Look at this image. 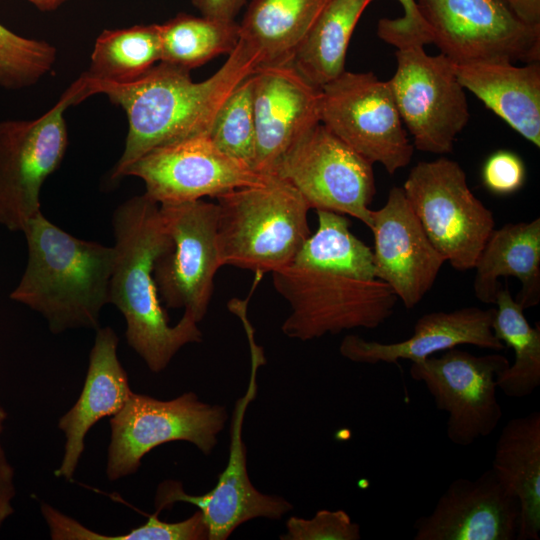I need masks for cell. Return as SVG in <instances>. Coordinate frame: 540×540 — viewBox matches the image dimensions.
Listing matches in <instances>:
<instances>
[{"mask_svg":"<svg viewBox=\"0 0 540 540\" xmlns=\"http://www.w3.org/2000/svg\"><path fill=\"white\" fill-rule=\"evenodd\" d=\"M272 278L275 290L291 307L281 330L302 341L356 328L375 329L393 315L398 300L377 278L367 279L299 253L272 272Z\"/></svg>","mask_w":540,"mask_h":540,"instance_id":"277c9868","label":"cell"},{"mask_svg":"<svg viewBox=\"0 0 540 540\" xmlns=\"http://www.w3.org/2000/svg\"><path fill=\"white\" fill-rule=\"evenodd\" d=\"M416 3L431 43L455 64L540 59V26L524 22L504 0Z\"/></svg>","mask_w":540,"mask_h":540,"instance_id":"30bf717a","label":"cell"},{"mask_svg":"<svg viewBox=\"0 0 540 540\" xmlns=\"http://www.w3.org/2000/svg\"><path fill=\"white\" fill-rule=\"evenodd\" d=\"M492 330L514 350V362L497 374L496 385L506 396L523 398L540 386V325L532 327L524 309L513 299L508 287L499 290L495 301Z\"/></svg>","mask_w":540,"mask_h":540,"instance_id":"4316f807","label":"cell"},{"mask_svg":"<svg viewBox=\"0 0 540 540\" xmlns=\"http://www.w3.org/2000/svg\"><path fill=\"white\" fill-rule=\"evenodd\" d=\"M115 264L110 281V304L123 315L128 345L148 369L159 373L187 344L200 343L202 332L192 317L183 313L169 324L153 276L157 257L172 240L164 226L159 204L145 194L120 204L112 217Z\"/></svg>","mask_w":540,"mask_h":540,"instance_id":"7a4b0ae2","label":"cell"},{"mask_svg":"<svg viewBox=\"0 0 540 540\" xmlns=\"http://www.w3.org/2000/svg\"><path fill=\"white\" fill-rule=\"evenodd\" d=\"M375 276L385 282L407 309L433 287L446 262L426 235L402 187L390 189L387 201L372 210Z\"/></svg>","mask_w":540,"mask_h":540,"instance_id":"ac0fdd59","label":"cell"},{"mask_svg":"<svg viewBox=\"0 0 540 540\" xmlns=\"http://www.w3.org/2000/svg\"><path fill=\"white\" fill-rule=\"evenodd\" d=\"M255 122L253 168L270 175L286 153L321 123V89L290 64L264 66L252 74Z\"/></svg>","mask_w":540,"mask_h":540,"instance_id":"e0dca14e","label":"cell"},{"mask_svg":"<svg viewBox=\"0 0 540 540\" xmlns=\"http://www.w3.org/2000/svg\"><path fill=\"white\" fill-rule=\"evenodd\" d=\"M209 137L222 152L254 169L252 74L234 88L222 103L211 125Z\"/></svg>","mask_w":540,"mask_h":540,"instance_id":"f546056e","label":"cell"},{"mask_svg":"<svg viewBox=\"0 0 540 540\" xmlns=\"http://www.w3.org/2000/svg\"><path fill=\"white\" fill-rule=\"evenodd\" d=\"M7 417H8V415H7L6 410L0 404V434L3 432V430L5 428V423H6Z\"/></svg>","mask_w":540,"mask_h":540,"instance_id":"f35d334b","label":"cell"},{"mask_svg":"<svg viewBox=\"0 0 540 540\" xmlns=\"http://www.w3.org/2000/svg\"><path fill=\"white\" fill-rule=\"evenodd\" d=\"M245 330L250 345L251 373L246 393L236 401L232 413L226 467L219 474L215 486L203 495L188 494L182 482L168 479L158 485L154 497V512L158 514L179 502L196 506L208 527V540H225L247 521L255 518L279 520L293 509V505L283 497L258 491L248 475L243 422L248 405L256 397V374L258 368L265 364V357L263 349L255 343L253 328L246 326Z\"/></svg>","mask_w":540,"mask_h":540,"instance_id":"9c48e42d","label":"cell"},{"mask_svg":"<svg viewBox=\"0 0 540 540\" xmlns=\"http://www.w3.org/2000/svg\"><path fill=\"white\" fill-rule=\"evenodd\" d=\"M404 14L397 19L382 18L377 25V35L397 49L424 46L431 43L428 28L422 19L416 0H398Z\"/></svg>","mask_w":540,"mask_h":540,"instance_id":"d6a6232c","label":"cell"},{"mask_svg":"<svg viewBox=\"0 0 540 540\" xmlns=\"http://www.w3.org/2000/svg\"><path fill=\"white\" fill-rule=\"evenodd\" d=\"M41 11H53L66 0H28Z\"/></svg>","mask_w":540,"mask_h":540,"instance_id":"74e56055","label":"cell"},{"mask_svg":"<svg viewBox=\"0 0 540 540\" xmlns=\"http://www.w3.org/2000/svg\"><path fill=\"white\" fill-rule=\"evenodd\" d=\"M509 364L499 353L477 356L454 347L412 362L410 376L425 385L437 409L447 414L448 439L469 446L489 436L502 418L496 377Z\"/></svg>","mask_w":540,"mask_h":540,"instance_id":"9a60e30c","label":"cell"},{"mask_svg":"<svg viewBox=\"0 0 540 540\" xmlns=\"http://www.w3.org/2000/svg\"><path fill=\"white\" fill-rule=\"evenodd\" d=\"M372 166L319 123L286 153L272 175L291 184L310 209L350 215L370 229L369 205L376 193Z\"/></svg>","mask_w":540,"mask_h":540,"instance_id":"5bb4252c","label":"cell"},{"mask_svg":"<svg viewBox=\"0 0 540 540\" xmlns=\"http://www.w3.org/2000/svg\"><path fill=\"white\" fill-rule=\"evenodd\" d=\"M191 2L204 17L233 21L245 0H191Z\"/></svg>","mask_w":540,"mask_h":540,"instance_id":"d590c367","label":"cell"},{"mask_svg":"<svg viewBox=\"0 0 540 540\" xmlns=\"http://www.w3.org/2000/svg\"><path fill=\"white\" fill-rule=\"evenodd\" d=\"M227 420L224 406L205 403L191 391L170 400L132 392L110 418L106 476L117 481L135 474L147 453L168 442L186 441L209 455Z\"/></svg>","mask_w":540,"mask_h":540,"instance_id":"ba28073f","label":"cell"},{"mask_svg":"<svg viewBox=\"0 0 540 540\" xmlns=\"http://www.w3.org/2000/svg\"><path fill=\"white\" fill-rule=\"evenodd\" d=\"M524 22L540 26V0H504Z\"/></svg>","mask_w":540,"mask_h":540,"instance_id":"8d00e7d4","label":"cell"},{"mask_svg":"<svg viewBox=\"0 0 540 540\" xmlns=\"http://www.w3.org/2000/svg\"><path fill=\"white\" fill-rule=\"evenodd\" d=\"M126 176L142 179L144 194L158 204L217 198L268 177L222 152L209 135L154 148L129 165Z\"/></svg>","mask_w":540,"mask_h":540,"instance_id":"2e32d148","label":"cell"},{"mask_svg":"<svg viewBox=\"0 0 540 540\" xmlns=\"http://www.w3.org/2000/svg\"><path fill=\"white\" fill-rule=\"evenodd\" d=\"M465 90L517 133L540 147V64L515 66L508 61L455 64Z\"/></svg>","mask_w":540,"mask_h":540,"instance_id":"7402d4cb","label":"cell"},{"mask_svg":"<svg viewBox=\"0 0 540 540\" xmlns=\"http://www.w3.org/2000/svg\"><path fill=\"white\" fill-rule=\"evenodd\" d=\"M473 269L476 298L495 304L500 277H515L521 288L515 301L525 310L540 302V219L507 223L494 229Z\"/></svg>","mask_w":540,"mask_h":540,"instance_id":"603a6c76","label":"cell"},{"mask_svg":"<svg viewBox=\"0 0 540 540\" xmlns=\"http://www.w3.org/2000/svg\"><path fill=\"white\" fill-rule=\"evenodd\" d=\"M161 60L187 70L211 59L230 54L237 46L239 24L233 21L195 17L184 13L160 24Z\"/></svg>","mask_w":540,"mask_h":540,"instance_id":"f1b7e54d","label":"cell"},{"mask_svg":"<svg viewBox=\"0 0 540 540\" xmlns=\"http://www.w3.org/2000/svg\"><path fill=\"white\" fill-rule=\"evenodd\" d=\"M170 248L154 263L159 299L167 308H183L200 322L214 290V277L222 266L217 245V203L202 199L159 204Z\"/></svg>","mask_w":540,"mask_h":540,"instance_id":"4fadbf2b","label":"cell"},{"mask_svg":"<svg viewBox=\"0 0 540 540\" xmlns=\"http://www.w3.org/2000/svg\"><path fill=\"white\" fill-rule=\"evenodd\" d=\"M15 495V471L0 443V529L14 513Z\"/></svg>","mask_w":540,"mask_h":540,"instance_id":"e575fe53","label":"cell"},{"mask_svg":"<svg viewBox=\"0 0 540 540\" xmlns=\"http://www.w3.org/2000/svg\"><path fill=\"white\" fill-rule=\"evenodd\" d=\"M402 188L436 250L455 270L473 269L495 219L470 190L459 163L446 157L420 161Z\"/></svg>","mask_w":540,"mask_h":540,"instance_id":"52a82bcc","label":"cell"},{"mask_svg":"<svg viewBox=\"0 0 540 540\" xmlns=\"http://www.w3.org/2000/svg\"><path fill=\"white\" fill-rule=\"evenodd\" d=\"M282 540H359L360 526L344 510L322 509L310 519L291 516Z\"/></svg>","mask_w":540,"mask_h":540,"instance_id":"1f68e13d","label":"cell"},{"mask_svg":"<svg viewBox=\"0 0 540 540\" xmlns=\"http://www.w3.org/2000/svg\"><path fill=\"white\" fill-rule=\"evenodd\" d=\"M160 60L159 24L107 29L95 41L85 74L93 80L125 84L142 77Z\"/></svg>","mask_w":540,"mask_h":540,"instance_id":"83f0119b","label":"cell"},{"mask_svg":"<svg viewBox=\"0 0 540 540\" xmlns=\"http://www.w3.org/2000/svg\"><path fill=\"white\" fill-rule=\"evenodd\" d=\"M327 1L252 0L239 24L240 40L258 53L260 67L290 64Z\"/></svg>","mask_w":540,"mask_h":540,"instance_id":"d4e9b609","label":"cell"},{"mask_svg":"<svg viewBox=\"0 0 540 540\" xmlns=\"http://www.w3.org/2000/svg\"><path fill=\"white\" fill-rule=\"evenodd\" d=\"M118 344L119 338L111 327L96 330L81 393L58 420V428L65 437L63 456L54 472L58 478L73 479L89 430L99 420L118 413L133 392L118 358Z\"/></svg>","mask_w":540,"mask_h":540,"instance_id":"44dd1931","label":"cell"},{"mask_svg":"<svg viewBox=\"0 0 540 540\" xmlns=\"http://www.w3.org/2000/svg\"><path fill=\"white\" fill-rule=\"evenodd\" d=\"M82 73L43 115L0 121V225L22 232L41 212L40 192L68 147L66 110L87 99Z\"/></svg>","mask_w":540,"mask_h":540,"instance_id":"8992f818","label":"cell"},{"mask_svg":"<svg viewBox=\"0 0 540 540\" xmlns=\"http://www.w3.org/2000/svg\"><path fill=\"white\" fill-rule=\"evenodd\" d=\"M397 69L389 80L405 129L419 151L448 154L470 114L455 63L424 46L397 49Z\"/></svg>","mask_w":540,"mask_h":540,"instance_id":"7c38bea8","label":"cell"},{"mask_svg":"<svg viewBox=\"0 0 540 540\" xmlns=\"http://www.w3.org/2000/svg\"><path fill=\"white\" fill-rule=\"evenodd\" d=\"M495 308L464 307L450 312L436 311L422 315L412 335L399 342L368 341L357 335L345 336L340 354L356 363H398L399 360L422 361L437 352L468 344L501 351L505 345L492 330Z\"/></svg>","mask_w":540,"mask_h":540,"instance_id":"ffe728a7","label":"cell"},{"mask_svg":"<svg viewBox=\"0 0 540 540\" xmlns=\"http://www.w3.org/2000/svg\"><path fill=\"white\" fill-rule=\"evenodd\" d=\"M491 469L517 498L520 507L517 539L539 540L540 412L510 419L495 445Z\"/></svg>","mask_w":540,"mask_h":540,"instance_id":"cb8c5ba5","label":"cell"},{"mask_svg":"<svg viewBox=\"0 0 540 540\" xmlns=\"http://www.w3.org/2000/svg\"><path fill=\"white\" fill-rule=\"evenodd\" d=\"M526 179L523 160L509 150H498L490 155L482 168L485 187L497 195H510L522 188Z\"/></svg>","mask_w":540,"mask_h":540,"instance_id":"836d02e7","label":"cell"},{"mask_svg":"<svg viewBox=\"0 0 540 540\" xmlns=\"http://www.w3.org/2000/svg\"><path fill=\"white\" fill-rule=\"evenodd\" d=\"M260 66L258 53L239 39L219 70L201 82H194L189 70L164 62L125 84L93 80L84 72L88 97L105 95L128 120L124 150L109 181L121 179L129 165L154 148L209 135L222 103Z\"/></svg>","mask_w":540,"mask_h":540,"instance_id":"6da1fadb","label":"cell"},{"mask_svg":"<svg viewBox=\"0 0 540 540\" xmlns=\"http://www.w3.org/2000/svg\"><path fill=\"white\" fill-rule=\"evenodd\" d=\"M372 1L326 2L292 60V65L313 86L321 88L345 71L353 31Z\"/></svg>","mask_w":540,"mask_h":540,"instance_id":"484cf974","label":"cell"},{"mask_svg":"<svg viewBox=\"0 0 540 540\" xmlns=\"http://www.w3.org/2000/svg\"><path fill=\"white\" fill-rule=\"evenodd\" d=\"M57 60L51 43L21 36L0 24V87L21 90L36 85Z\"/></svg>","mask_w":540,"mask_h":540,"instance_id":"4dcf8cb0","label":"cell"},{"mask_svg":"<svg viewBox=\"0 0 540 540\" xmlns=\"http://www.w3.org/2000/svg\"><path fill=\"white\" fill-rule=\"evenodd\" d=\"M217 245L222 266L258 275L286 266L310 236L309 205L287 181L268 175L217 198Z\"/></svg>","mask_w":540,"mask_h":540,"instance_id":"5b68a950","label":"cell"},{"mask_svg":"<svg viewBox=\"0 0 540 540\" xmlns=\"http://www.w3.org/2000/svg\"><path fill=\"white\" fill-rule=\"evenodd\" d=\"M22 233L27 263L10 298L41 314L53 334L97 330L101 311L110 304L114 247L79 239L42 212L26 223Z\"/></svg>","mask_w":540,"mask_h":540,"instance_id":"3957f363","label":"cell"},{"mask_svg":"<svg viewBox=\"0 0 540 540\" xmlns=\"http://www.w3.org/2000/svg\"><path fill=\"white\" fill-rule=\"evenodd\" d=\"M520 507L490 468L451 482L430 514L414 522V540H515Z\"/></svg>","mask_w":540,"mask_h":540,"instance_id":"d6986e66","label":"cell"},{"mask_svg":"<svg viewBox=\"0 0 540 540\" xmlns=\"http://www.w3.org/2000/svg\"><path fill=\"white\" fill-rule=\"evenodd\" d=\"M320 89L321 123L350 148L390 175L410 163L415 148L389 81L344 71Z\"/></svg>","mask_w":540,"mask_h":540,"instance_id":"8fae6325","label":"cell"}]
</instances>
